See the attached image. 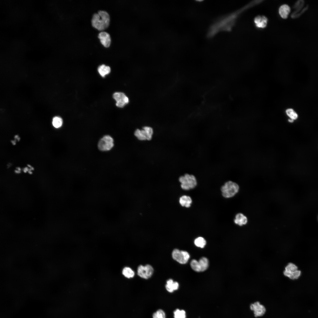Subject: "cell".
<instances>
[{
	"instance_id": "1",
	"label": "cell",
	"mask_w": 318,
	"mask_h": 318,
	"mask_svg": "<svg viewBox=\"0 0 318 318\" xmlns=\"http://www.w3.org/2000/svg\"><path fill=\"white\" fill-rule=\"evenodd\" d=\"M259 4V1H254L241 9L217 19L210 26L207 32V37L211 38L220 32L230 31L242 13Z\"/></svg>"
},
{
	"instance_id": "2",
	"label": "cell",
	"mask_w": 318,
	"mask_h": 318,
	"mask_svg": "<svg viewBox=\"0 0 318 318\" xmlns=\"http://www.w3.org/2000/svg\"><path fill=\"white\" fill-rule=\"evenodd\" d=\"M110 22V18L108 14L105 11L101 10L93 15L92 24L94 28L102 31L108 27Z\"/></svg>"
},
{
	"instance_id": "3",
	"label": "cell",
	"mask_w": 318,
	"mask_h": 318,
	"mask_svg": "<svg viewBox=\"0 0 318 318\" xmlns=\"http://www.w3.org/2000/svg\"><path fill=\"white\" fill-rule=\"evenodd\" d=\"M239 187L236 183L229 181L226 182L221 188L222 196L226 198L232 197L238 192Z\"/></svg>"
},
{
	"instance_id": "4",
	"label": "cell",
	"mask_w": 318,
	"mask_h": 318,
	"mask_svg": "<svg viewBox=\"0 0 318 318\" xmlns=\"http://www.w3.org/2000/svg\"><path fill=\"white\" fill-rule=\"evenodd\" d=\"M179 181L181 183V187L184 190H188L194 188L197 185V182L196 177L193 175L188 173L180 177Z\"/></svg>"
},
{
	"instance_id": "5",
	"label": "cell",
	"mask_w": 318,
	"mask_h": 318,
	"mask_svg": "<svg viewBox=\"0 0 318 318\" xmlns=\"http://www.w3.org/2000/svg\"><path fill=\"white\" fill-rule=\"evenodd\" d=\"M113 146V139L109 135H105L102 137L100 140L98 144V148L102 151L110 150Z\"/></svg>"
},
{
	"instance_id": "6",
	"label": "cell",
	"mask_w": 318,
	"mask_h": 318,
	"mask_svg": "<svg viewBox=\"0 0 318 318\" xmlns=\"http://www.w3.org/2000/svg\"><path fill=\"white\" fill-rule=\"evenodd\" d=\"M173 259L180 264H185L188 261L190 255L186 251H180L177 249L173 250L172 252Z\"/></svg>"
},
{
	"instance_id": "7",
	"label": "cell",
	"mask_w": 318,
	"mask_h": 318,
	"mask_svg": "<svg viewBox=\"0 0 318 318\" xmlns=\"http://www.w3.org/2000/svg\"><path fill=\"white\" fill-rule=\"evenodd\" d=\"M153 271V268L150 265H140L138 268L137 274L141 278L148 279L151 276Z\"/></svg>"
},
{
	"instance_id": "8",
	"label": "cell",
	"mask_w": 318,
	"mask_h": 318,
	"mask_svg": "<svg viewBox=\"0 0 318 318\" xmlns=\"http://www.w3.org/2000/svg\"><path fill=\"white\" fill-rule=\"evenodd\" d=\"M304 1L303 0H299L295 4L294 8L295 11L292 13L291 17L292 18H296L300 16L308 9V6L303 7Z\"/></svg>"
},
{
	"instance_id": "9",
	"label": "cell",
	"mask_w": 318,
	"mask_h": 318,
	"mask_svg": "<svg viewBox=\"0 0 318 318\" xmlns=\"http://www.w3.org/2000/svg\"><path fill=\"white\" fill-rule=\"evenodd\" d=\"M113 97L116 102V106L119 107H123L129 102L128 97L122 92H115L113 94Z\"/></svg>"
},
{
	"instance_id": "10",
	"label": "cell",
	"mask_w": 318,
	"mask_h": 318,
	"mask_svg": "<svg viewBox=\"0 0 318 318\" xmlns=\"http://www.w3.org/2000/svg\"><path fill=\"white\" fill-rule=\"evenodd\" d=\"M250 307V309L253 311L254 316L255 317L262 316L266 312V309L265 307L261 304L259 302H256L251 304Z\"/></svg>"
},
{
	"instance_id": "11",
	"label": "cell",
	"mask_w": 318,
	"mask_h": 318,
	"mask_svg": "<svg viewBox=\"0 0 318 318\" xmlns=\"http://www.w3.org/2000/svg\"><path fill=\"white\" fill-rule=\"evenodd\" d=\"M98 37L102 45L105 47H108L111 44V38L110 34L107 32H102L98 35Z\"/></svg>"
},
{
	"instance_id": "12",
	"label": "cell",
	"mask_w": 318,
	"mask_h": 318,
	"mask_svg": "<svg viewBox=\"0 0 318 318\" xmlns=\"http://www.w3.org/2000/svg\"><path fill=\"white\" fill-rule=\"evenodd\" d=\"M268 21L267 18L265 16L258 15L254 18V21L257 28H264L266 26Z\"/></svg>"
},
{
	"instance_id": "13",
	"label": "cell",
	"mask_w": 318,
	"mask_h": 318,
	"mask_svg": "<svg viewBox=\"0 0 318 318\" xmlns=\"http://www.w3.org/2000/svg\"><path fill=\"white\" fill-rule=\"evenodd\" d=\"M298 269V267L295 264L289 263L285 266L283 274L285 276L289 278L292 274Z\"/></svg>"
},
{
	"instance_id": "14",
	"label": "cell",
	"mask_w": 318,
	"mask_h": 318,
	"mask_svg": "<svg viewBox=\"0 0 318 318\" xmlns=\"http://www.w3.org/2000/svg\"><path fill=\"white\" fill-rule=\"evenodd\" d=\"M291 11L290 7L287 4L281 5L279 9V12L280 16L283 19H286Z\"/></svg>"
},
{
	"instance_id": "15",
	"label": "cell",
	"mask_w": 318,
	"mask_h": 318,
	"mask_svg": "<svg viewBox=\"0 0 318 318\" xmlns=\"http://www.w3.org/2000/svg\"><path fill=\"white\" fill-rule=\"evenodd\" d=\"M179 286L178 283L176 281H173L171 279H170L167 281L165 285L166 290L169 292H172L174 291L177 290Z\"/></svg>"
},
{
	"instance_id": "16",
	"label": "cell",
	"mask_w": 318,
	"mask_h": 318,
	"mask_svg": "<svg viewBox=\"0 0 318 318\" xmlns=\"http://www.w3.org/2000/svg\"><path fill=\"white\" fill-rule=\"evenodd\" d=\"M234 223L240 226L246 224L247 222L246 217L243 214L238 213L236 215L234 220Z\"/></svg>"
},
{
	"instance_id": "17",
	"label": "cell",
	"mask_w": 318,
	"mask_h": 318,
	"mask_svg": "<svg viewBox=\"0 0 318 318\" xmlns=\"http://www.w3.org/2000/svg\"><path fill=\"white\" fill-rule=\"evenodd\" d=\"M192 202V200L190 197L184 195L182 196L179 199V203L183 206L187 208L190 207Z\"/></svg>"
},
{
	"instance_id": "18",
	"label": "cell",
	"mask_w": 318,
	"mask_h": 318,
	"mask_svg": "<svg viewBox=\"0 0 318 318\" xmlns=\"http://www.w3.org/2000/svg\"><path fill=\"white\" fill-rule=\"evenodd\" d=\"M98 71L102 77H104L110 72L111 69L109 66L102 64L98 67Z\"/></svg>"
},
{
	"instance_id": "19",
	"label": "cell",
	"mask_w": 318,
	"mask_h": 318,
	"mask_svg": "<svg viewBox=\"0 0 318 318\" xmlns=\"http://www.w3.org/2000/svg\"><path fill=\"white\" fill-rule=\"evenodd\" d=\"M134 135L140 140H147L146 133L144 129L141 130L137 129L135 132Z\"/></svg>"
},
{
	"instance_id": "20",
	"label": "cell",
	"mask_w": 318,
	"mask_h": 318,
	"mask_svg": "<svg viewBox=\"0 0 318 318\" xmlns=\"http://www.w3.org/2000/svg\"><path fill=\"white\" fill-rule=\"evenodd\" d=\"M201 268V271L206 270L208 266V259L205 257H202L198 261Z\"/></svg>"
},
{
	"instance_id": "21",
	"label": "cell",
	"mask_w": 318,
	"mask_h": 318,
	"mask_svg": "<svg viewBox=\"0 0 318 318\" xmlns=\"http://www.w3.org/2000/svg\"><path fill=\"white\" fill-rule=\"evenodd\" d=\"M122 274L125 277L128 278H132L135 275L134 272L129 267H125L122 270Z\"/></svg>"
},
{
	"instance_id": "22",
	"label": "cell",
	"mask_w": 318,
	"mask_h": 318,
	"mask_svg": "<svg viewBox=\"0 0 318 318\" xmlns=\"http://www.w3.org/2000/svg\"><path fill=\"white\" fill-rule=\"evenodd\" d=\"M194 243L197 247L203 248L206 245V241L205 239L203 237H199L197 238L195 240Z\"/></svg>"
},
{
	"instance_id": "23",
	"label": "cell",
	"mask_w": 318,
	"mask_h": 318,
	"mask_svg": "<svg viewBox=\"0 0 318 318\" xmlns=\"http://www.w3.org/2000/svg\"><path fill=\"white\" fill-rule=\"evenodd\" d=\"M62 120L60 117L56 116L53 118L52 123L55 127L58 128L62 126Z\"/></svg>"
},
{
	"instance_id": "24",
	"label": "cell",
	"mask_w": 318,
	"mask_h": 318,
	"mask_svg": "<svg viewBox=\"0 0 318 318\" xmlns=\"http://www.w3.org/2000/svg\"><path fill=\"white\" fill-rule=\"evenodd\" d=\"M191 268L197 272L201 271V267L198 261L195 259L192 260L190 263Z\"/></svg>"
},
{
	"instance_id": "25",
	"label": "cell",
	"mask_w": 318,
	"mask_h": 318,
	"mask_svg": "<svg viewBox=\"0 0 318 318\" xmlns=\"http://www.w3.org/2000/svg\"><path fill=\"white\" fill-rule=\"evenodd\" d=\"M286 112L287 115L292 119L294 120L297 119L298 117L297 114L292 109H287Z\"/></svg>"
},
{
	"instance_id": "26",
	"label": "cell",
	"mask_w": 318,
	"mask_h": 318,
	"mask_svg": "<svg viewBox=\"0 0 318 318\" xmlns=\"http://www.w3.org/2000/svg\"><path fill=\"white\" fill-rule=\"evenodd\" d=\"M174 318H186V313L183 310L176 309L174 312Z\"/></svg>"
},
{
	"instance_id": "27",
	"label": "cell",
	"mask_w": 318,
	"mask_h": 318,
	"mask_svg": "<svg viewBox=\"0 0 318 318\" xmlns=\"http://www.w3.org/2000/svg\"><path fill=\"white\" fill-rule=\"evenodd\" d=\"M143 129L146 132L147 140H150L152 138L153 133V129L150 127L145 126L143 127Z\"/></svg>"
},
{
	"instance_id": "28",
	"label": "cell",
	"mask_w": 318,
	"mask_h": 318,
	"mask_svg": "<svg viewBox=\"0 0 318 318\" xmlns=\"http://www.w3.org/2000/svg\"><path fill=\"white\" fill-rule=\"evenodd\" d=\"M158 318H165V314L164 311L161 309H159L156 312Z\"/></svg>"
},
{
	"instance_id": "29",
	"label": "cell",
	"mask_w": 318,
	"mask_h": 318,
	"mask_svg": "<svg viewBox=\"0 0 318 318\" xmlns=\"http://www.w3.org/2000/svg\"><path fill=\"white\" fill-rule=\"evenodd\" d=\"M153 318H158V315L156 312L154 313L153 315Z\"/></svg>"
},
{
	"instance_id": "30",
	"label": "cell",
	"mask_w": 318,
	"mask_h": 318,
	"mask_svg": "<svg viewBox=\"0 0 318 318\" xmlns=\"http://www.w3.org/2000/svg\"><path fill=\"white\" fill-rule=\"evenodd\" d=\"M294 121V120H293L292 119H289L288 120L289 122H292Z\"/></svg>"
}]
</instances>
